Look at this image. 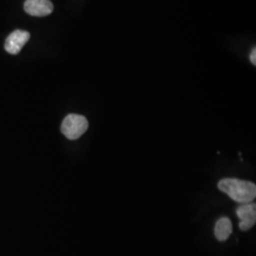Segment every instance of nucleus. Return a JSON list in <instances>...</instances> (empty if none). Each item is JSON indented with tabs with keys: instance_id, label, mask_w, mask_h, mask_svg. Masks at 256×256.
Here are the masks:
<instances>
[{
	"instance_id": "f257e3e1",
	"label": "nucleus",
	"mask_w": 256,
	"mask_h": 256,
	"mask_svg": "<svg viewBox=\"0 0 256 256\" xmlns=\"http://www.w3.org/2000/svg\"><path fill=\"white\" fill-rule=\"evenodd\" d=\"M221 192H225L232 200L238 203L247 204L252 202L256 196L254 183L238 178H224L218 182Z\"/></svg>"
},
{
	"instance_id": "f03ea898",
	"label": "nucleus",
	"mask_w": 256,
	"mask_h": 256,
	"mask_svg": "<svg viewBox=\"0 0 256 256\" xmlns=\"http://www.w3.org/2000/svg\"><path fill=\"white\" fill-rule=\"evenodd\" d=\"M88 128V122L86 117L78 114H70L64 118L61 132L68 140H77L84 135Z\"/></svg>"
},
{
	"instance_id": "7ed1b4c3",
	"label": "nucleus",
	"mask_w": 256,
	"mask_h": 256,
	"mask_svg": "<svg viewBox=\"0 0 256 256\" xmlns=\"http://www.w3.org/2000/svg\"><path fill=\"white\" fill-rule=\"evenodd\" d=\"M30 37L26 30H16L7 37L5 41V50L10 54H18L25 46Z\"/></svg>"
},
{
	"instance_id": "20e7f679",
	"label": "nucleus",
	"mask_w": 256,
	"mask_h": 256,
	"mask_svg": "<svg viewBox=\"0 0 256 256\" xmlns=\"http://www.w3.org/2000/svg\"><path fill=\"white\" fill-rule=\"evenodd\" d=\"M238 218L241 220L239 223V228L241 230H248L256 222V205L252 204H243L236 209Z\"/></svg>"
},
{
	"instance_id": "39448f33",
	"label": "nucleus",
	"mask_w": 256,
	"mask_h": 256,
	"mask_svg": "<svg viewBox=\"0 0 256 256\" xmlns=\"http://www.w3.org/2000/svg\"><path fill=\"white\" fill-rule=\"evenodd\" d=\"M24 10L32 16H46L54 12V4L50 0H26Z\"/></svg>"
},
{
	"instance_id": "423d86ee",
	"label": "nucleus",
	"mask_w": 256,
	"mask_h": 256,
	"mask_svg": "<svg viewBox=\"0 0 256 256\" xmlns=\"http://www.w3.org/2000/svg\"><path fill=\"white\" fill-rule=\"evenodd\" d=\"M232 232V221L228 218H221L218 220L214 227V236L218 241H225Z\"/></svg>"
},
{
	"instance_id": "0eeeda50",
	"label": "nucleus",
	"mask_w": 256,
	"mask_h": 256,
	"mask_svg": "<svg viewBox=\"0 0 256 256\" xmlns=\"http://www.w3.org/2000/svg\"><path fill=\"white\" fill-rule=\"evenodd\" d=\"M250 62L252 63V64L256 66V48H254V50L252 52V54H250Z\"/></svg>"
}]
</instances>
